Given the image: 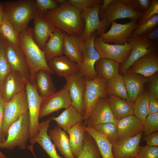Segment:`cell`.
Masks as SVG:
<instances>
[{"mask_svg":"<svg viewBox=\"0 0 158 158\" xmlns=\"http://www.w3.org/2000/svg\"><path fill=\"white\" fill-rule=\"evenodd\" d=\"M33 20V37L42 50L50 36L57 28L38 15L35 16Z\"/></svg>","mask_w":158,"mask_h":158,"instance_id":"obj_24","label":"cell"},{"mask_svg":"<svg viewBox=\"0 0 158 158\" xmlns=\"http://www.w3.org/2000/svg\"><path fill=\"white\" fill-rule=\"evenodd\" d=\"M84 78L85 88L83 101L85 108L84 116V124L86 125L90 113L98 100L108 97L105 90L106 81L97 75L95 79L90 80Z\"/></svg>","mask_w":158,"mask_h":158,"instance_id":"obj_9","label":"cell"},{"mask_svg":"<svg viewBox=\"0 0 158 158\" xmlns=\"http://www.w3.org/2000/svg\"><path fill=\"white\" fill-rule=\"evenodd\" d=\"M85 132L83 124L80 122L73 126L67 133L70 148L75 158H78L82 151Z\"/></svg>","mask_w":158,"mask_h":158,"instance_id":"obj_33","label":"cell"},{"mask_svg":"<svg viewBox=\"0 0 158 158\" xmlns=\"http://www.w3.org/2000/svg\"><path fill=\"white\" fill-rule=\"evenodd\" d=\"M4 41V38L0 34V92L5 78L12 70L5 56Z\"/></svg>","mask_w":158,"mask_h":158,"instance_id":"obj_40","label":"cell"},{"mask_svg":"<svg viewBox=\"0 0 158 158\" xmlns=\"http://www.w3.org/2000/svg\"><path fill=\"white\" fill-rule=\"evenodd\" d=\"M116 126L118 141L134 137L143 131L141 121L134 115L128 116L118 121Z\"/></svg>","mask_w":158,"mask_h":158,"instance_id":"obj_21","label":"cell"},{"mask_svg":"<svg viewBox=\"0 0 158 158\" xmlns=\"http://www.w3.org/2000/svg\"><path fill=\"white\" fill-rule=\"evenodd\" d=\"M120 65L116 61L101 58L96 62L95 69L97 75L107 81L119 74Z\"/></svg>","mask_w":158,"mask_h":158,"instance_id":"obj_32","label":"cell"},{"mask_svg":"<svg viewBox=\"0 0 158 158\" xmlns=\"http://www.w3.org/2000/svg\"><path fill=\"white\" fill-rule=\"evenodd\" d=\"M143 140L147 145L151 146H158V131L144 136Z\"/></svg>","mask_w":158,"mask_h":158,"instance_id":"obj_50","label":"cell"},{"mask_svg":"<svg viewBox=\"0 0 158 158\" xmlns=\"http://www.w3.org/2000/svg\"><path fill=\"white\" fill-rule=\"evenodd\" d=\"M30 123L29 111L21 116L9 127L5 141L0 145L2 149L13 150L18 147L22 150L27 148L29 140Z\"/></svg>","mask_w":158,"mask_h":158,"instance_id":"obj_4","label":"cell"},{"mask_svg":"<svg viewBox=\"0 0 158 158\" xmlns=\"http://www.w3.org/2000/svg\"><path fill=\"white\" fill-rule=\"evenodd\" d=\"M78 158H102L95 141L86 131L85 134L83 148Z\"/></svg>","mask_w":158,"mask_h":158,"instance_id":"obj_37","label":"cell"},{"mask_svg":"<svg viewBox=\"0 0 158 158\" xmlns=\"http://www.w3.org/2000/svg\"><path fill=\"white\" fill-rule=\"evenodd\" d=\"M51 74L47 71L40 70L37 72L35 75L36 87L39 95L43 99L56 92Z\"/></svg>","mask_w":158,"mask_h":158,"instance_id":"obj_31","label":"cell"},{"mask_svg":"<svg viewBox=\"0 0 158 158\" xmlns=\"http://www.w3.org/2000/svg\"><path fill=\"white\" fill-rule=\"evenodd\" d=\"M158 113V99L150 97L149 102L148 114Z\"/></svg>","mask_w":158,"mask_h":158,"instance_id":"obj_51","label":"cell"},{"mask_svg":"<svg viewBox=\"0 0 158 158\" xmlns=\"http://www.w3.org/2000/svg\"><path fill=\"white\" fill-rule=\"evenodd\" d=\"M150 98V96L148 91L144 90L133 103L134 115L141 121L143 125L148 115Z\"/></svg>","mask_w":158,"mask_h":158,"instance_id":"obj_36","label":"cell"},{"mask_svg":"<svg viewBox=\"0 0 158 158\" xmlns=\"http://www.w3.org/2000/svg\"><path fill=\"white\" fill-rule=\"evenodd\" d=\"M0 158H7L0 151Z\"/></svg>","mask_w":158,"mask_h":158,"instance_id":"obj_56","label":"cell"},{"mask_svg":"<svg viewBox=\"0 0 158 158\" xmlns=\"http://www.w3.org/2000/svg\"><path fill=\"white\" fill-rule=\"evenodd\" d=\"M51 118L55 121L57 125L67 133L73 126L84 121V116L71 105L58 116L52 117Z\"/></svg>","mask_w":158,"mask_h":158,"instance_id":"obj_29","label":"cell"},{"mask_svg":"<svg viewBox=\"0 0 158 158\" xmlns=\"http://www.w3.org/2000/svg\"><path fill=\"white\" fill-rule=\"evenodd\" d=\"M127 158H139V157L138 156H136V157H128Z\"/></svg>","mask_w":158,"mask_h":158,"instance_id":"obj_57","label":"cell"},{"mask_svg":"<svg viewBox=\"0 0 158 158\" xmlns=\"http://www.w3.org/2000/svg\"><path fill=\"white\" fill-rule=\"evenodd\" d=\"M96 36V32H95L84 41L82 49L83 61L79 67L80 71L84 78L90 80L97 77L95 64L97 61L102 58L94 46V41Z\"/></svg>","mask_w":158,"mask_h":158,"instance_id":"obj_10","label":"cell"},{"mask_svg":"<svg viewBox=\"0 0 158 158\" xmlns=\"http://www.w3.org/2000/svg\"><path fill=\"white\" fill-rule=\"evenodd\" d=\"M103 0H68L67 3L81 11L87 8L101 4Z\"/></svg>","mask_w":158,"mask_h":158,"instance_id":"obj_45","label":"cell"},{"mask_svg":"<svg viewBox=\"0 0 158 158\" xmlns=\"http://www.w3.org/2000/svg\"><path fill=\"white\" fill-rule=\"evenodd\" d=\"M158 14L141 24L130 34L129 37H133L144 34L158 27Z\"/></svg>","mask_w":158,"mask_h":158,"instance_id":"obj_41","label":"cell"},{"mask_svg":"<svg viewBox=\"0 0 158 158\" xmlns=\"http://www.w3.org/2000/svg\"><path fill=\"white\" fill-rule=\"evenodd\" d=\"M51 118L40 123L39 133L35 142L38 143L50 158H62L57 152L56 148L48 134Z\"/></svg>","mask_w":158,"mask_h":158,"instance_id":"obj_28","label":"cell"},{"mask_svg":"<svg viewBox=\"0 0 158 158\" xmlns=\"http://www.w3.org/2000/svg\"><path fill=\"white\" fill-rule=\"evenodd\" d=\"M158 14V0H151V4L137 24L138 26L153 16Z\"/></svg>","mask_w":158,"mask_h":158,"instance_id":"obj_47","label":"cell"},{"mask_svg":"<svg viewBox=\"0 0 158 158\" xmlns=\"http://www.w3.org/2000/svg\"><path fill=\"white\" fill-rule=\"evenodd\" d=\"M113 0H103L99 9V18L106 12L109 5Z\"/></svg>","mask_w":158,"mask_h":158,"instance_id":"obj_53","label":"cell"},{"mask_svg":"<svg viewBox=\"0 0 158 158\" xmlns=\"http://www.w3.org/2000/svg\"><path fill=\"white\" fill-rule=\"evenodd\" d=\"M59 5L57 0H35V6L37 15L41 16L48 11L56 8Z\"/></svg>","mask_w":158,"mask_h":158,"instance_id":"obj_42","label":"cell"},{"mask_svg":"<svg viewBox=\"0 0 158 158\" xmlns=\"http://www.w3.org/2000/svg\"><path fill=\"white\" fill-rule=\"evenodd\" d=\"M158 71V56L157 52H152L138 59L126 71L140 74L146 77H150Z\"/></svg>","mask_w":158,"mask_h":158,"instance_id":"obj_19","label":"cell"},{"mask_svg":"<svg viewBox=\"0 0 158 158\" xmlns=\"http://www.w3.org/2000/svg\"><path fill=\"white\" fill-rule=\"evenodd\" d=\"M143 134V132H141L134 137L118 141L113 145L112 152L114 157L127 158L138 156Z\"/></svg>","mask_w":158,"mask_h":158,"instance_id":"obj_18","label":"cell"},{"mask_svg":"<svg viewBox=\"0 0 158 158\" xmlns=\"http://www.w3.org/2000/svg\"><path fill=\"white\" fill-rule=\"evenodd\" d=\"M42 16L68 35L80 36L83 31L85 23L81 11L67 2L48 11Z\"/></svg>","mask_w":158,"mask_h":158,"instance_id":"obj_1","label":"cell"},{"mask_svg":"<svg viewBox=\"0 0 158 158\" xmlns=\"http://www.w3.org/2000/svg\"><path fill=\"white\" fill-rule=\"evenodd\" d=\"M28 111L26 90L15 96L9 102H5L2 127L3 134L5 140L10 126Z\"/></svg>","mask_w":158,"mask_h":158,"instance_id":"obj_7","label":"cell"},{"mask_svg":"<svg viewBox=\"0 0 158 158\" xmlns=\"http://www.w3.org/2000/svg\"><path fill=\"white\" fill-rule=\"evenodd\" d=\"M4 18V11L3 3L0 1V25Z\"/></svg>","mask_w":158,"mask_h":158,"instance_id":"obj_54","label":"cell"},{"mask_svg":"<svg viewBox=\"0 0 158 158\" xmlns=\"http://www.w3.org/2000/svg\"><path fill=\"white\" fill-rule=\"evenodd\" d=\"M122 2L133 9L144 13L149 7L151 0H121Z\"/></svg>","mask_w":158,"mask_h":158,"instance_id":"obj_44","label":"cell"},{"mask_svg":"<svg viewBox=\"0 0 158 158\" xmlns=\"http://www.w3.org/2000/svg\"><path fill=\"white\" fill-rule=\"evenodd\" d=\"M102 3L82 10L81 16L83 19L85 26L80 36L84 41L87 40L95 31H98L101 25L99 14V9Z\"/></svg>","mask_w":158,"mask_h":158,"instance_id":"obj_23","label":"cell"},{"mask_svg":"<svg viewBox=\"0 0 158 158\" xmlns=\"http://www.w3.org/2000/svg\"><path fill=\"white\" fill-rule=\"evenodd\" d=\"M0 34L10 43L19 46L18 34L12 24L4 17L0 25Z\"/></svg>","mask_w":158,"mask_h":158,"instance_id":"obj_38","label":"cell"},{"mask_svg":"<svg viewBox=\"0 0 158 158\" xmlns=\"http://www.w3.org/2000/svg\"><path fill=\"white\" fill-rule=\"evenodd\" d=\"M71 102L68 86L66 82L61 90L43 99L39 118L47 116L62 109H66L71 105Z\"/></svg>","mask_w":158,"mask_h":158,"instance_id":"obj_11","label":"cell"},{"mask_svg":"<svg viewBox=\"0 0 158 158\" xmlns=\"http://www.w3.org/2000/svg\"><path fill=\"white\" fill-rule=\"evenodd\" d=\"M71 99V105L83 116L85 108L83 96L85 88L84 77L80 71L74 73L65 79Z\"/></svg>","mask_w":158,"mask_h":158,"instance_id":"obj_14","label":"cell"},{"mask_svg":"<svg viewBox=\"0 0 158 158\" xmlns=\"http://www.w3.org/2000/svg\"><path fill=\"white\" fill-rule=\"evenodd\" d=\"M49 136L65 158H75L70 148L69 138L65 132L58 125L49 131Z\"/></svg>","mask_w":158,"mask_h":158,"instance_id":"obj_27","label":"cell"},{"mask_svg":"<svg viewBox=\"0 0 158 158\" xmlns=\"http://www.w3.org/2000/svg\"><path fill=\"white\" fill-rule=\"evenodd\" d=\"M127 42L131 48V52L128 58L120 65L119 72L124 74L135 61L145 55L157 52L158 42L145 39L142 35L129 37Z\"/></svg>","mask_w":158,"mask_h":158,"instance_id":"obj_8","label":"cell"},{"mask_svg":"<svg viewBox=\"0 0 158 158\" xmlns=\"http://www.w3.org/2000/svg\"><path fill=\"white\" fill-rule=\"evenodd\" d=\"M4 49L12 70L19 73L27 81L31 82L30 69L25 56L19 46L13 45L4 39Z\"/></svg>","mask_w":158,"mask_h":158,"instance_id":"obj_12","label":"cell"},{"mask_svg":"<svg viewBox=\"0 0 158 158\" xmlns=\"http://www.w3.org/2000/svg\"><path fill=\"white\" fill-rule=\"evenodd\" d=\"M83 127L85 131L93 138L98 147L102 158H114L112 152L113 145L105 136L97 132L93 127L89 126Z\"/></svg>","mask_w":158,"mask_h":158,"instance_id":"obj_34","label":"cell"},{"mask_svg":"<svg viewBox=\"0 0 158 158\" xmlns=\"http://www.w3.org/2000/svg\"><path fill=\"white\" fill-rule=\"evenodd\" d=\"M5 103L0 92V145L5 140L2 131Z\"/></svg>","mask_w":158,"mask_h":158,"instance_id":"obj_49","label":"cell"},{"mask_svg":"<svg viewBox=\"0 0 158 158\" xmlns=\"http://www.w3.org/2000/svg\"><path fill=\"white\" fill-rule=\"evenodd\" d=\"M105 90L109 96H116L127 100L128 95L123 76L119 74L106 81Z\"/></svg>","mask_w":158,"mask_h":158,"instance_id":"obj_35","label":"cell"},{"mask_svg":"<svg viewBox=\"0 0 158 158\" xmlns=\"http://www.w3.org/2000/svg\"><path fill=\"white\" fill-rule=\"evenodd\" d=\"M93 128L105 136L112 145L118 141V134L115 124L112 123H106L97 125Z\"/></svg>","mask_w":158,"mask_h":158,"instance_id":"obj_39","label":"cell"},{"mask_svg":"<svg viewBox=\"0 0 158 158\" xmlns=\"http://www.w3.org/2000/svg\"><path fill=\"white\" fill-rule=\"evenodd\" d=\"M19 46L27 61L31 75V83L35 85V76L37 72L44 70L53 74L46 61L44 53L35 40L33 28L28 27L18 34Z\"/></svg>","mask_w":158,"mask_h":158,"instance_id":"obj_2","label":"cell"},{"mask_svg":"<svg viewBox=\"0 0 158 158\" xmlns=\"http://www.w3.org/2000/svg\"><path fill=\"white\" fill-rule=\"evenodd\" d=\"M117 122L111 111L107 97L99 99L90 113L86 126L92 127L109 123L116 125Z\"/></svg>","mask_w":158,"mask_h":158,"instance_id":"obj_16","label":"cell"},{"mask_svg":"<svg viewBox=\"0 0 158 158\" xmlns=\"http://www.w3.org/2000/svg\"><path fill=\"white\" fill-rule=\"evenodd\" d=\"M84 41L81 36H71L66 33L64 36L63 54L78 64L79 67L83 61L82 49Z\"/></svg>","mask_w":158,"mask_h":158,"instance_id":"obj_20","label":"cell"},{"mask_svg":"<svg viewBox=\"0 0 158 158\" xmlns=\"http://www.w3.org/2000/svg\"><path fill=\"white\" fill-rule=\"evenodd\" d=\"M137 21L133 20L125 24L118 23L114 21L111 23L110 30L99 37L106 43L124 44L131 32L137 28Z\"/></svg>","mask_w":158,"mask_h":158,"instance_id":"obj_15","label":"cell"},{"mask_svg":"<svg viewBox=\"0 0 158 158\" xmlns=\"http://www.w3.org/2000/svg\"><path fill=\"white\" fill-rule=\"evenodd\" d=\"M148 91L150 97L158 99V76L153 75L149 81Z\"/></svg>","mask_w":158,"mask_h":158,"instance_id":"obj_48","label":"cell"},{"mask_svg":"<svg viewBox=\"0 0 158 158\" xmlns=\"http://www.w3.org/2000/svg\"><path fill=\"white\" fill-rule=\"evenodd\" d=\"M146 39L152 41L156 40L158 42V27L142 35Z\"/></svg>","mask_w":158,"mask_h":158,"instance_id":"obj_52","label":"cell"},{"mask_svg":"<svg viewBox=\"0 0 158 158\" xmlns=\"http://www.w3.org/2000/svg\"><path fill=\"white\" fill-rule=\"evenodd\" d=\"M158 131V113L148 114L143 125L144 136Z\"/></svg>","mask_w":158,"mask_h":158,"instance_id":"obj_43","label":"cell"},{"mask_svg":"<svg viewBox=\"0 0 158 158\" xmlns=\"http://www.w3.org/2000/svg\"><path fill=\"white\" fill-rule=\"evenodd\" d=\"M94 44L102 58L113 60L120 64L126 60L131 51V47L127 42L123 44H110L104 42L100 37L96 36Z\"/></svg>","mask_w":158,"mask_h":158,"instance_id":"obj_13","label":"cell"},{"mask_svg":"<svg viewBox=\"0 0 158 158\" xmlns=\"http://www.w3.org/2000/svg\"><path fill=\"white\" fill-rule=\"evenodd\" d=\"M143 15V13L137 11L124 4L121 0H113L101 17L100 28L96 32V35L99 37L105 32L110 25L116 19L128 18L131 20H138Z\"/></svg>","mask_w":158,"mask_h":158,"instance_id":"obj_5","label":"cell"},{"mask_svg":"<svg viewBox=\"0 0 158 158\" xmlns=\"http://www.w3.org/2000/svg\"><path fill=\"white\" fill-rule=\"evenodd\" d=\"M57 1L59 5H62L67 2V0H57Z\"/></svg>","mask_w":158,"mask_h":158,"instance_id":"obj_55","label":"cell"},{"mask_svg":"<svg viewBox=\"0 0 158 158\" xmlns=\"http://www.w3.org/2000/svg\"><path fill=\"white\" fill-rule=\"evenodd\" d=\"M65 33L58 28L50 36L42 50L47 62L63 54L64 39Z\"/></svg>","mask_w":158,"mask_h":158,"instance_id":"obj_25","label":"cell"},{"mask_svg":"<svg viewBox=\"0 0 158 158\" xmlns=\"http://www.w3.org/2000/svg\"><path fill=\"white\" fill-rule=\"evenodd\" d=\"M27 81L18 72L12 70L5 78L0 93L5 102L26 90Z\"/></svg>","mask_w":158,"mask_h":158,"instance_id":"obj_17","label":"cell"},{"mask_svg":"<svg viewBox=\"0 0 158 158\" xmlns=\"http://www.w3.org/2000/svg\"><path fill=\"white\" fill-rule=\"evenodd\" d=\"M3 3L4 17L12 24L18 34L28 27L37 15L35 0H8Z\"/></svg>","mask_w":158,"mask_h":158,"instance_id":"obj_3","label":"cell"},{"mask_svg":"<svg viewBox=\"0 0 158 158\" xmlns=\"http://www.w3.org/2000/svg\"><path fill=\"white\" fill-rule=\"evenodd\" d=\"M47 64L54 73L65 79L80 71L78 64L63 55L53 58L47 62Z\"/></svg>","mask_w":158,"mask_h":158,"instance_id":"obj_26","label":"cell"},{"mask_svg":"<svg viewBox=\"0 0 158 158\" xmlns=\"http://www.w3.org/2000/svg\"><path fill=\"white\" fill-rule=\"evenodd\" d=\"M107 99L113 115L117 121L134 115L133 103L116 96H109Z\"/></svg>","mask_w":158,"mask_h":158,"instance_id":"obj_30","label":"cell"},{"mask_svg":"<svg viewBox=\"0 0 158 158\" xmlns=\"http://www.w3.org/2000/svg\"><path fill=\"white\" fill-rule=\"evenodd\" d=\"M138 155L139 158H158V146H140Z\"/></svg>","mask_w":158,"mask_h":158,"instance_id":"obj_46","label":"cell"},{"mask_svg":"<svg viewBox=\"0 0 158 158\" xmlns=\"http://www.w3.org/2000/svg\"><path fill=\"white\" fill-rule=\"evenodd\" d=\"M26 90L28 97L30 123L29 140L31 145L29 149L32 150L39 133V115L43 99L39 95L36 86L30 82L27 81Z\"/></svg>","mask_w":158,"mask_h":158,"instance_id":"obj_6","label":"cell"},{"mask_svg":"<svg viewBox=\"0 0 158 158\" xmlns=\"http://www.w3.org/2000/svg\"><path fill=\"white\" fill-rule=\"evenodd\" d=\"M128 95L127 100L133 103L138 95L143 91L150 77L126 71L123 76Z\"/></svg>","mask_w":158,"mask_h":158,"instance_id":"obj_22","label":"cell"}]
</instances>
